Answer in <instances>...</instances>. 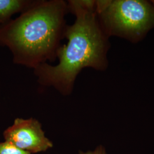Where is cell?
<instances>
[{
  "mask_svg": "<svg viewBox=\"0 0 154 154\" xmlns=\"http://www.w3.org/2000/svg\"><path fill=\"white\" fill-rule=\"evenodd\" d=\"M3 137L6 142L32 154L45 152L53 147L40 122L33 118H17L4 131Z\"/></svg>",
  "mask_w": 154,
  "mask_h": 154,
  "instance_id": "obj_4",
  "label": "cell"
},
{
  "mask_svg": "<svg viewBox=\"0 0 154 154\" xmlns=\"http://www.w3.org/2000/svg\"><path fill=\"white\" fill-rule=\"evenodd\" d=\"M79 154H107L106 152L105 149L100 146L98 147L95 149L94 151H89L87 152H83V151H80Z\"/></svg>",
  "mask_w": 154,
  "mask_h": 154,
  "instance_id": "obj_7",
  "label": "cell"
},
{
  "mask_svg": "<svg viewBox=\"0 0 154 154\" xmlns=\"http://www.w3.org/2000/svg\"><path fill=\"white\" fill-rule=\"evenodd\" d=\"M0 154H32L17 148L8 142H0Z\"/></svg>",
  "mask_w": 154,
  "mask_h": 154,
  "instance_id": "obj_6",
  "label": "cell"
},
{
  "mask_svg": "<svg viewBox=\"0 0 154 154\" xmlns=\"http://www.w3.org/2000/svg\"><path fill=\"white\" fill-rule=\"evenodd\" d=\"M67 6L75 20L72 25H67V43L58 50V63L52 66L45 63L34 69L41 85L53 88L65 96L72 93L77 76L83 69L105 71L110 49L109 37L96 13V1L71 0Z\"/></svg>",
  "mask_w": 154,
  "mask_h": 154,
  "instance_id": "obj_1",
  "label": "cell"
},
{
  "mask_svg": "<svg viewBox=\"0 0 154 154\" xmlns=\"http://www.w3.org/2000/svg\"><path fill=\"white\" fill-rule=\"evenodd\" d=\"M151 2H152V4H154V1H151Z\"/></svg>",
  "mask_w": 154,
  "mask_h": 154,
  "instance_id": "obj_8",
  "label": "cell"
},
{
  "mask_svg": "<svg viewBox=\"0 0 154 154\" xmlns=\"http://www.w3.org/2000/svg\"><path fill=\"white\" fill-rule=\"evenodd\" d=\"M96 13L105 34L137 44L154 28V5L144 0L96 1Z\"/></svg>",
  "mask_w": 154,
  "mask_h": 154,
  "instance_id": "obj_3",
  "label": "cell"
},
{
  "mask_svg": "<svg viewBox=\"0 0 154 154\" xmlns=\"http://www.w3.org/2000/svg\"><path fill=\"white\" fill-rule=\"evenodd\" d=\"M67 2L34 1L15 19L0 25V46L7 47L17 65L33 69L55 61L67 27Z\"/></svg>",
  "mask_w": 154,
  "mask_h": 154,
  "instance_id": "obj_2",
  "label": "cell"
},
{
  "mask_svg": "<svg viewBox=\"0 0 154 154\" xmlns=\"http://www.w3.org/2000/svg\"><path fill=\"white\" fill-rule=\"evenodd\" d=\"M33 2L29 0H0V25L9 21L14 14L26 11Z\"/></svg>",
  "mask_w": 154,
  "mask_h": 154,
  "instance_id": "obj_5",
  "label": "cell"
}]
</instances>
